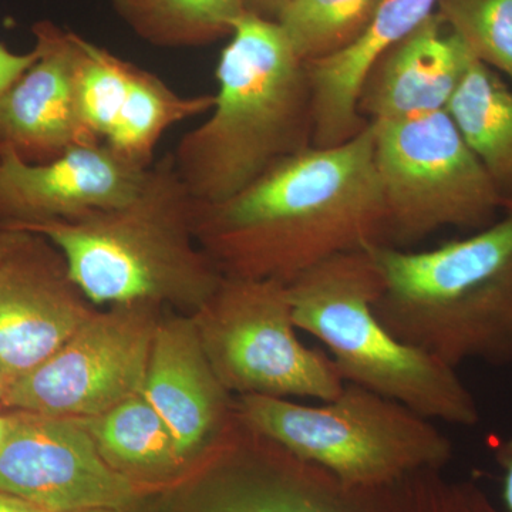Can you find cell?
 Wrapping results in <instances>:
<instances>
[{
	"instance_id": "obj_1",
	"label": "cell",
	"mask_w": 512,
	"mask_h": 512,
	"mask_svg": "<svg viewBox=\"0 0 512 512\" xmlns=\"http://www.w3.org/2000/svg\"><path fill=\"white\" fill-rule=\"evenodd\" d=\"M195 235L225 278L285 285L333 256L387 244L372 126L285 158L228 200L197 204Z\"/></svg>"
},
{
	"instance_id": "obj_2",
	"label": "cell",
	"mask_w": 512,
	"mask_h": 512,
	"mask_svg": "<svg viewBox=\"0 0 512 512\" xmlns=\"http://www.w3.org/2000/svg\"><path fill=\"white\" fill-rule=\"evenodd\" d=\"M195 210L197 202L167 153L117 207L9 227L47 239L93 305H170L195 313L224 279L195 235Z\"/></svg>"
},
{
	"instance_id": "obj_3",
	"label": "cell",
	"mask_w": 512,
	"mask_h": 512,
	"mask_svg": "<svg viewBox=\"0 0 512 512\" xmlns=\"http://www.w3.org/2000/svg\"><path fill=\"white\" fill-rule=\"evenodd\" d=\"M207 119L175 146V170L197 204H217L313 146L308 69L275 20L245 13L217 64Z\"/></svg>"
},
{
	"instance_id": "obj_4",
	"label": "cell",
	"mask_w": 512,
	"mask_h": 512,
	"mask_svg": "<svg viewBox=\"0 0 512 512\" xmlns=\"http://www.w3.org/2000/svg\"><path fill=\"white\" fill-rule=\"evenodd\" d=\"M377 318L447 366H512V204L480 231L427 251L369 248Z\"/></svg>"
},
{
	"instance_id": "obj_5",
	"label": "cell",
	"mask_w": 512,
	"mask_h": 512,
	"mask_svg": "<svg viewBox=\"0 0 512 512\" xmlns=\"http://www.w3.org/2000/svg\"><path fill=\"white\" fill-rule=\"evenodd\" d=\"M382 278L369 249L333 256L288 285L296 328L329 350L345 383L366 387L430 420L480 423L473 393L447 366L377 318Z\"/></svg>"
},
{
	"instance_id": "obj_6",
	"label": "cell",
	"mask_w": 512,
	"mask_h": 512,
	"mask_svg": "<svg viewBox=\"0 0 512 512\" xmlns=\"http://www.w3.org/2000/svg\"><path fill=\"white\" fill-rule=\"evenodd\" d=\"M234 416L252 433L346 483H392L427 468H446L453 458V443L433 420L353 383L319 406L239 396Z\"/></svg>"
},
{
	"instance_id": "obj_7",
	"label": "cell",
	"mask_w": 512,
	"mask_h": 512,
	"mask_svg": "<svg viewBox=\"0 0 512 512\" xmlns=\"http://www.w3.org/2000/svg\"><path fill=\"white\" fill-rule=\"evenodd\" d=\"M229 463L194 512H501L474 480L427 468L392 483H346L239 426Z\"/></svg>"
},
{
	"instance_id": "obj_8",
	"label": "cell",
	"mask_w": 512,
	"mask_h": 512,
	"mask_svg": "<svg viewBox=\"0 0 512 512\" xmlns=\"http://www.w3.org/2000/svg\"><path fill=\"white\" fill-rule=\"evenodd\" d=\"M387 245L406 249L444 228L480 231L503 198L447 111L370 124Z\"/></svg>"
},
{
	"instance_id": "obj_9",
	"label": "cell",
	"mask_w": 512,
	"mask_h": 512,
	"mask_svg": "<svg viewBox=\"0 0 512 512\" xmlns=\"http://www.w3.org/2000/svg\"><path fill=\"white\" fill-rule=\"evenodd\" d=\"M192 318L227 392L329 402L345 387L333 360L296 336L288 285L282 282L224 276Z\"/></svg>"
},
{
	"instance_id": "obj_10",
	"label": "cell",
	"mask_w": 512,
	"mask_h": 512,
	"mask_svg": "<svg viewBox=\"0 0 512 512\" xmlns=\"http://www.w3.org/2000/svg\"><path fill=\"white\" fill-rule=\"evenodd\" d=\"M158 309L120 305L94 312L49 359L10 384L0 403L84 420L143 393Z\"/></svg>"
},
{
	"instance_id": "obj_11",
	"label": "cell",
	"mask_w": 512,
	"mask_h": 512,
	"mask_svg": "<svg viewBox=\"0 0 512 512\" xmlns=\"http://www.w3.org/2000/svg\"><path fill=\"white\" fill-rule=\"evenodd\" d=\"M0 448V490L49 512L111 508L136 500L130 478L101 456L82 421L15 412Z\"/></svg>"
},
{
	"instance_id": "obj_12",
	"label": "cell",
	"mask_w": 512,
	"mask_h": 512,
	"mask_svg": "<svg viewBox=\"0 0 512 512\" xmlns=\"http://www.w3.org/2000/svg\"><path fill=\"white\" fill-rule=\"evenodd\" d=\"M89 303L62 254L30 234L0 265V383L8 389L49 359L96 312Z\"/></svg>"
},
{
	"instance_id": "obj_13",
	"label": "cell",
	"mask_w": 512,
	"mask_h": 512,
	"mask_svg": "<svg viewBox=\"0 0 512 512\" xmlns=\"http://www.w3.org/2000/svg\"><path fill=\"white\" fill-rule=\"evenodd\" d=\"M37 59L0 96V147L28 163H46L82 144L101 143L84 126L77 101V33L39 20Z\"/></svg>"
},
{
	"instance_id": "obj_14",
	"label": "cell",
	"mask_w": 512,
	"mask_h": 512,
	"mask_svg": "<svg viewBox=\"0 0 512 512\" xmlns=\"http://www.w3.org/2000/svg\"><path fill=\"white\" fill-rule=\"evenodd\" d=\"M146 170L104 143L70 148L46 163L0 147V224L73 220L117 207L133 197Z\"/></svg>"
},
{
	"instance_id": "obj_15",
	"label": "cell",
	"mask_w": 512,
	"mask_h": 512,
	"mask_svg": "<svg viewBox=\"0 0 512 512\" xmlns=\"http://www.w3.org/2000/svg\"><path fill=\"white\" fill-rule=\"evenodd\" d=\"M473 56L434 12L370 67L359 94L367 124L447 111Z\"/></svg>"
},
{
	"instance_id": "obj_16",
	"label": "cell",
	"mask_w": 512,
	"mask_h": 512,
	"mask_svg": "<svg viewBox=\"0 0 512 512\" xmlns=\"http://www.w3.org/2000/svg\"><path fill=\"white\" fill-rule=\"evenodd\" d=\"M143 396L170 427L184 460L224 426L228 392L208 362L192 316L158 320Z\"/></svg>"
},
{
	"instance_id": "obj_17",
	"label": "cell",
	"mask_w": 512,
	"mask_h": 512,
	"mask_svg": "<svg viewBox=\"0 0 512 512\" xmlns=\"http://www.w3.org/2000/svg\"><path fill=\"white\" fill-rule=\"evenodd\" d=\"M437 3L439 0H384L355 42L335 55L306 63L312 92L313 146H338L367 126L359 113V94L370 67L433 15Z\"/></svg>"
},
{
	"instance_id": "obj_18",
	"label": "cell",
	"mask_w": 512,
	"mask_h": 512,
	"mask_svg": "<svg viewBox=\"0 0 512 512\" xmlns=\"http://www.w3.org/2000/svg\"><path fill=\"white\" fill-rule=\"evenodd\" d=\"M447 113L490 175L504 207L512 204L511 84L473 57Z\"/></svg>"
},
{
	"instance_id": "obj_19",
	"label": "cell",
	"mask_w": 512,
	"mask_h": 512,
	"mask_svg": "<svg viewBox=\"0 0 512 512\" xmlns=\"http://www.w3.org/2000/svg\"><path fill=\"white\" fill-rule=\"evenodd\" d=\"M214 94L181 96L157 74L133 63L127 96L107 146L134 167L146 170L170 128L194 117L207 116Z\"/></svg>"
},
{
	"instance_id": "obj_20",
	"label": "cell",
	"mask_w": 512,
	"mask_h": 512,
	"mask_svg": "<svg viewBox=\"0 0 512 512\" xmlns=\"http://www.w3.org/2000/svg\"><path fill=\"white\" fill-rule=\"evenodd\" d=\"M111 5L134 35L165 49L225 39L248 12L245 0H111Z\"/></svg>"
},
{
	"instance_id": "obj_21",
	"label": "cell",
	"mask_w": 512,
	"mask_h": 512,
	"mask_svg": "<svg viewBox=\"0 0 512 512\" xmlns=\"http://www.w3.org/2000/svg\"><path fill=\"white\" fill-rule=\"evenodd\" d=\"M79 421L93 437L101 456L117 470H168L184 461L170 427L143 393L100 416Z\"/></svg>"
},
{
	"instance_id": "obj_22",
	"label": "cell",
	"mask_w": 512,
	"mask_h": 512,
	"mask_svg": "<svg viewBox=\"0 0 512 512\" xmlns=\"http://www.w3.org/2000/svg\"><path fill=\"white\" fill-rule=\"evenodd\" d=\"M384 0H288L278 25L296 55L311 63L355 42Z\"/></svg>"
},
{
	"instance_id": "obj_23",
	"label": "cell",
	"mask_w": 512,
	"mask_h": 512,
	"mask_svg": "<svg viewBox=\"0 0 512 512\" xmlns=\"http://www.w3.org/2000/svg\"><path fill=\"white\" fill-rule=\"evenodd\" d=\"M436 12L474 59L512 86V0H439Z\"/></svg>"
},
{
	"instance_id": "obj_24",
	"label": "cell",
	"mask_w": 512,
	"mask_h": 512,
	"mask_svg": "<svg viewBox=\"0 0 512 512\" xmlns=\"http://www.w3.org/2000/svg\"><path fill=\"white\" fill-rule=\"evenodd\" d=\"M77 101L84 126L106 143L113 133L126 100L133 63L79 37Z\"/></svg>"
},
{
	"instance_id": "obj_25",
	"label": "cell",
	"mask_w": 512,
	"mask_h": 512,
	"mask_svg": "<svg viewBox=\"0 0 512 512\" xmlns=\"http://www.w3.org/2000/svg\"><path fill=\"white\" fill-rule=\"evenodd\" d=\"M36 59L35 46L30 52L16 53L0 42V96L35 63Z\"/></svg>"
},
{
	"instance_id": "obj_26",
	"label": "cell",
	"mask_w": 512,
	"mask_h": 512,
	"mask_svg": "<svg viewBox=\"0 0 512 512\" xmlns=\"http://www.w3.org/2000/svg\"><path fill=\"white\" fill-rule=\"evenodd\" d=\"M494 460L503 473L504 512H512V433L497 441L494 446Z\"/></svg>"
},
{
	"instance_id": "obj_27",
	"label": "cell",
	"mask_w": 512,
	"mask_h": 512,
	"mask_svg": "<svg viewBox=\"0 0 512 512\" xmlns=\"http://www.w3.org/2000/svg\"><path fill=\"white\" fill-rule=\"evenodd\" d=\"M29 232L0 224V265L29 238Z\"/></svg>"
},
{
	"instance_id": "obj_28",
	"label": "cell",
	"mask_w": 512,
	"mask_h": 512,
	"mask_svg": "<svg viewBox=\"0 0 512 512\" xmlns=\"http://www.w3.org/2000/svg\"><path fill=\"white\" fill-rule=\"evenodd\" d=\"M245 3L249 13L276 22L288 0H245Z\"/></svg>"
},
{
	"instance_id": "obj_29",
	"label": "cell",
	"mask_w": 512,
	"mask_h": 512,
	"mask_svg": "<svg viewBox=\"0 0 512 512\" xmlns=\"http://www.w3.org/2000/svg\"><path fill=\"white\" fill-rule=\"evenodd\" d=\"M0 512H49L37 505L0 490Z\"/></svg>"
},
{
	"instance_id": "obj_30",
	"label": "cell",
	"mask_w": 512,
	"mask_h": 512,
	"mask_svg": "<svg viewBox=\"0 0 512 512\" xmlns=\"http://www.w3.org/2000/svg\"><path fill=\"white\" fill-rule=\"evenodd\" d=\"M12 424V414H9V416H3V414H0V448H2L6 439H8L10 430H12Z\"/></svg>"
},
{
	"instance_id": "obj_31",
	"label": "cell",
	"mask_w": 512,
	"mask_h": 512,
	"mask_svg": "<svg viewBox=\"0 0 512 512\" xmlns=\"http://www.w3.org/2000/svg\"><path fill=\"white\" fill-rule=\"evenodd\" d=\"M67 512H120V510H111V508H89V510H77Z\"/></svg>"
},
{
	"instance_id": "obj_32",
	"label": "cell",
	"mask_w": 512,
	"mask_h": 512,
	"mask_svg": "<svg viewBox=\"0 0 512 512\" xmlns=\"http://www.w3.org/2000/svg\"><path fill=\"white\" fill-rule=\"evenodd\" d=\"M6 392V387L3 386L2 383H0V400H2L3 394Z\"/></svg>"
}]
</instances>
